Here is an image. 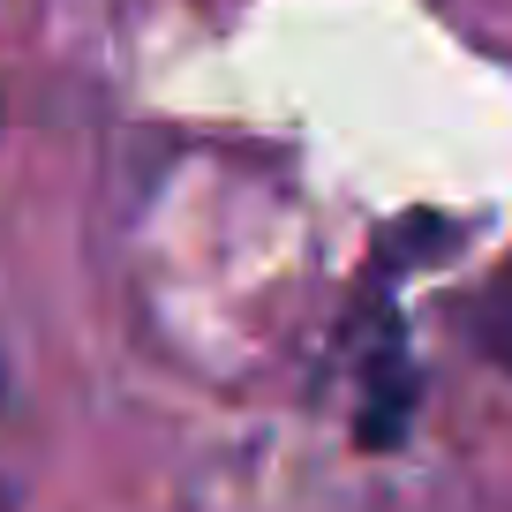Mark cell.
Wrapping results in <instances>:
<instances>
[{"mask_svg": "<svg viewBox=\"0 0 512 512\" xmlns=\"http://www.w3.org/2000/svg\"><path fill=\"white\" fill-rule=\"evenodd\" d=\"M452 241H460V226L437 219V211H415V219L384 226L362 287H354L347 317H339V354H347V369H354V445L362 452H400L407 437H415L422 369H415L400 287H407L415 264H437Z\"/></svg>", "mask_w": 512, "mask_h": 512, "instance_id": "1", "label": "cell"}, {"mask_svg": "<svg viewBox=\"0 0 512 512\" xmlns=\"http://www.w3.org/2000/svg\"><path fill=\"white\" fill-rule=\"evenodd\" d=\"M452 324H460V339L482 354V362H497V369L512 377V256L482 279L475 294H460V302H452Z\"/></svg>", "mask_w": 512, "mask_h": 512, "instance_id": "2", "label": "cell"}]
</instances>
